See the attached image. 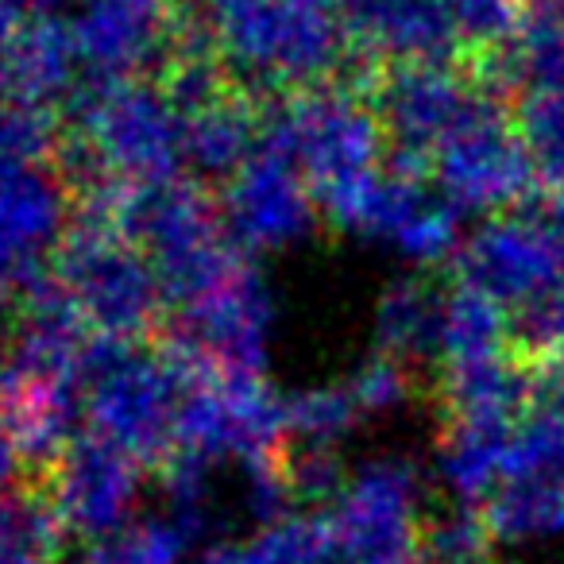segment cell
I'll list each match as a JSON object with an SVG mask.
<instances>
[{
	"label": "cell",
	"mask_w": 564,
	"mask_h": 564,
	"mask_svg": "<svg viewBox=\"0 0 564 564\" xmlns=\"http://www.w3.org/2000/svg\"><path fill=\"white\" fill-rule=\"evenodd\" d=\"M213 32L236 89L259 109L340 82L348 70L345 32L314 0H220Z\"/></svg>",
	"instance_id": "1"
},
{
	"label": "cell",
	"mask_w": 564,
	"mask_h": 564,
	"mask_svg": "<svg viewBox=\"0 0 564 564\" xmlns=\"http://www.w3.org/2000/svg\"><path fill=\"white\" fill-rule=\"evenodd\" d=\"M58 117L94 143L120 182L148 186L182 174V117L151 82L86 70Z\"/></svg>",
	"instance_id": "2"
},
{
	"label": "cell",
	"mask_w": 564,
	"mask_h": 564,
	"mask_svg": "<svg viewBox=\"0 0 564 564\" xmlns=\"http://www.w3.org/2000/svg\"><path fill=\"white\" fill-rule=\"evenodd\" d=\"M51 271L97 337L148 345L166 322V299L148 256L112 228L66 225Z\"/></svg>",
	"instance_id": "3"
},
{
	"label": "cell",
	"mask_w": 564,
	"mask_h": 564,
	"mask_svg": "<svg viewBox=\"0 0 564 564\" xmlns=\"http://www.w3.org/2000/svg\"><path fill=\"white\" fill-rule=\"evenodd\" d=\"M259 148H271L299 163L314 197L371 174L387 155L376 109L348 82H329L274 101L263 112Z\"/></svg>",
	"instance_id": "4"
},
{
	"label": "cell",
	"mask_w": 564,
	"mask_h": 564,
	"mask_svg": "<svg viewBox=\"0 0 564 564\" xmlns=\"http://www.w3.org/2000/svg\"><path fill=\"white\" fill-rule=\"evenodd\" d=\"M267 333H271V294L263 274L243 259L217 291L166 310L155 340H171L220 379H263Z\"/></svg>",
	"instance_id": "5"
},
{
	"label": "cell",
	"mask_w": 564,
	"mask_h": 564,
	"mask_svg": "<svg viewBox=\"0 0 564 564\" xmlns=\"http://www.w3.org/2000/svg\"><path fill=\"white\" fill-rule=\"evenodd\" d=\"M453 274L460 286L487 294L507 310L564 279V236L549 217L545 197H530L522 209L471 232L456 248Z\"/></svg>",
	"instance_id": "6"
},
{
	"label": "cell",
	"mask_w": 564,
	"mask_h": 564,
	"mask_svg": "<svg viewBox=\"0 0 564 564\" xmlns=\"http://www.w3.org/2000/svg\"><path fill=\"white\" fill-rule=\"evenodd\" d=\"M422 476L410 460H376L340 491L329 514L340 564H417Z\"/></svg>",
	"instance_id": "7"
},
{
	"label": "cell",
	"mask_w": 564,
	"mask_h": 564,
	"mask_svg": "<svg viewBox=\"0 0 564 564\" xmlns=\"http://www.w3.org/2000/svg\"><path fill=\"white\" fill-rule=\"evenodd\" d=\"M140 460L97 433H78L47 471H28L43 484L66 538L105 541L120 533L140 495Z\"/></svg>",
	"instance_id": "8"
},
{
	"label": "cell",
	"mask_w": 564,
	"mask_h": 564,
	"mask_svg": "<svg viewBox=\"0 0 564 564\" xmlns=\"http://www.w3.org/2000/svg\"><path fill=\"white\" fill-rule=\"evenodd\" d=\"M433 182L456 213H514L530 197H538L541 186L538 171H533L530 155L514 132L510 109L487 112L484 120L464 128L456 140H448L433 163Z\"/></svg>",
	"instance_id": "9"
},
{
	"label": "cell",
	"mask_w": 564,
	"mask_h": 564,
	"mask_svg": "<svg viewBox=\"0 0 564 564\" xmlns=\"http://www.w3.org/2000/svg\"><path fill=\"white\" fill-rule=\"evenodd\" d=\"M337 24L348 58L364 70L460 66V40L445 0H340Z\"/></svg>",
	"instance_id": "10"
},
{
	"label": "cell",
	"mask_w": 564,
	"mask_h": 564,
	"mask_svg": "<svg viewBox=\"0 0 564 564\" xmlns=\"http://www.w3.org/2000/svg\"><path fill=\"white\" fill-rule=\"evenodd\" d=\"M186 0H86L74 20L78 63L105 78L155 82Z\"/></svg>",
	"instance_id": "11"
},
{
	"label": "cell",
	"mask_w": 564,
	"mask_h": 564,
	"mask_svg": "<svg viewBox=\"0 0 564 564\" xmlns=\"http://www.w3.org/2000/svg\"><path fill=\"white\" fill-rule=\"evenodd\" d=\"M220 209H225V228L236 248L271 251L299 240L314 225L317 197L299 163L271 148H256V155L225 186Z\"/></svg>",
	"instance_id": "12"
},
{
	"label": "cell",
	"mask_w": 564,
	"mask_h": 564,
	"mask_svg": "<svg viewBox=\"0 0 564 564\" xmlns=\"http://www.w3.org/2000/svg\"><path fill=\"white\" fill-rule=\"evenodd\" d=\"M445 302L441 286L425 274H410L387 286L376 310L379 352L410 371L422 383L425 406H433L441 376V345H445Z\"/></svg>",
	"instance_id": "13"
},
{
	"label": "cell",
	"mask_w": 564,
	"mask_h": 564,
	"mask_svg": "<svg viewBox=\"0 0 564 564\" xmlns=\"http://www.w3.org/2000/svg\"><path fill=\"white\" fill-rule=\"evenodd\" d=\"M74 28L63 20L28 17L9 40H0V105H32V109H63L74 89Z\"/></svg>",
	"instance_id": "14"
},
{
	"label": "cell",
	"mask_w": 564,
	"mask_h": 564,
	"mask_svg": "<svg viewBox=\"0 0 564 564\" xmlns=\"http://www.w3.org/2000/svg\"><path fill=\"white\" fill-rule=\"evenodd\" d=\"M263 112L251 97L236 89L213 109L182 120V163L189 166V178L202 186H228L240 174V166L256 155L263 135Z\"/></svg>",
	"instance_id": "15"
},
{
	"label": "cell",
	"mask_w": 564,
	"mask_h": 564,
	"mask_svg": "<svg viewBox=\"0 0 564 564\" xmlns=\"http://www.w3.org/2000/svg\"><path fill=\"white\" fill-rule=\"evenodd\" d=\"M514 430V422L484 414L441 417V476L464 502L487 499L495 491Z\"/></svg>",
	"instance_id": "16"
},
{
	"label": "cell",
	"mask_w": 564,
	"mask_h": 564,
	"mask_svg": "<svg viewBox=\"0 0 564 564\" xmlns=\"http://www.w3.org/2000/svg\"><path fill=\"white\" fill-rule=\"evenodd\" d=\"M66 530L35 476L0 495V564H58Z\"/></svg>",
	"instance_id": "17"
},
{
	"label": "cell",
	"mask_w": 564,
	"mask_h": 564,
	"mask_svg": "<svg viewBox=\"0 0 564 564\" xmlns=\"http://www.w3.org/2000/svg\"><path fill=\"white\" fill-rule=\"evenodd\" d=\"M495 541H533L564 533V484L556 479H507L479 502Z\"/></svg>",
	"instance_id": "18"
},
{
	"label": "cell",
	"mask_w": 564,
	"mask_h": 564,
	"mask_svg": "<svg viewBox=\"0 0 564 564\" xmlns=\"http://www.w3.org/2000/svg\"><path fill=\"white\" fill-rule=\"evenodd\" d=\"M507 310L487 294L456 286L445 302V345H441V368L453 364L487 360L507 352Z\"/></svg>",
	"instance_id": "19"
},
{
	"label": "cell",
	"mask_w": 564,
	"mask_h": 564,
	"mask_svg": "<svg viewBox=\"0 0 564 564\" xmlns=\"http://www.w3.org/2000/svg\"><path fill=\"white\" fill-rule=\"evenodd\" d=\"M507 345L518 360L545 371L564 352V279L507 310Z\"/></svg>",
	"instance_id": "20"
},
{
	"label": "cell",
	"mask_w": 564,
	"mask_h": 564,
	"mask_svg": "<svg viewBox=\"0 0 564 564\" xmlns=\"http://www.w3.org/2000/svg\"><path fill=\"white\" fill-rule=\"evenodd\" d=\"M514 132L545 189L564 186V89H538L514 101Z\"/></svg>",
	"instance_id": "21"
},
{
	"label": "cell",
	"mask_w": 564,
	"mask_h": 564,
	"mask_svg": "<svg viewBox=\"0 0 564 564\" xmlns=\"http://www.w3.org/2000/svg\"><path fill=\"white\" fill-rule=\"evenodd\" d=\"M364 410L356 402L352 387L333 383L322 391H302L286 399V433L291 445H317V448H337L345 433L360 425Z\"/></svg>",
	"instance_id": "22"
},
{
	"label": "cell",
	"mask_w": 564,
	"mask_h": 564,
	"mask_svg": "<svg viewBox=\"0 0 564 564\" xmlns=\"http://www.w3.org/2000/svg\"><path fill=\"white\" fill-rule=\"evenodd\" d=\"M491 530L471 502L425 514L417 530V561L422 564H495L491 561Z\"/></svg>",
	"instance_id": "23"
},
{
	"label": "cell",
	"mask_w": 564,
	"mask_h": 564,
	"mask_svg": "<svg viewBox=\"0 0 564 564\" xmlns=\"http://www.w3.org/2000/svg\"><path fill=\"white\" fill-rule=\"evenodd\" d=\"M58 135H63V117H58V109L0 105V174L51 166Z\"/></svg>",
	"instance_id": "24"
},
{
	"label": "cell",
	"mask_w": 564,
	"mask_h": 564,
	"mask_svg": "<svg viewBox=\"0 0 564 564\" xmlns=\"http://www.w3.org/2000/svg\"><path fill=\"white\" fill-rule=\"evenodd\" d=\"M507 479H556V484H564V417L538 406L525 422H518L499 484H507Z\"/></svg>",
	"instance_id": "25"
},
{
	"label": "cell",
	"mask_w": 564,
	"mask_h": 564,
	"mask_svg": "<svg viewBox=\"0 0 564 564\" xmlns=\"http://www.w3.org/2000/svg\"><path fill=\"white\" fill-rule=\"evenodd\" d=\"M445 12L460 40V66L507 47L522 24V0H445Z\"/></svg>",
	"instance_id": "26"
},
{
	"label": "cell",
	"mask_w": 564,
	"mask_h": 564,
	"mask_svg": "<svg viewBox=\"0 0 564 564\" xmlns=\"http://www.w3.org/2000/svg\"><path fill=\"white\" fill-rule=\"evenodd\" d=\"M186 541L171 522H140L97 541L86 564H174Z\"/></svg>",
	"instance_id": "27"
},
{
	"label": "cell",
	"mask_w": 564,
	"mask_h": 564,
	"mask_svg": "<svg viewBox=\"0 0 564 564\" xmlns=\"http://www.w3.org/2000/svg\"><path fill=\"white\" fill-rule=\"evenodd\" d=\"M348 387H352L364 417L387 414V410L402 406L406 399H422V383H417L402 364H394L391 356H383V352H376L368 364H360L356 376L348 379Z\"/></svg>",
	"instance_id": "28"
},
{
	"label": "cell",
	"mask_w": 564,
	"mask_h": 564,
	"mask_svg": "<svg viewBox=\"0 0 564 564\" xmlns=\"http://www.w3.org/2000/svg\"><path fill=\"white\" fill-rule=\"evenodd\" d=\"M402 251L417 263H441V259H453L456 256V209L441 197V202H425L414 217L406 220L399 236H394Z\"/></svg>",
	"instance_id": "29"
},
{
	"label": "cell",
	"mask_w": 564,
	"mask_h": 564,
	"mask_svg": "<svg viewBox=\"0 0 564 564\" xmlns=\"http://www.w3.org/2000/svg\"><path fill=\"white\" fill-rule=\"evenodd\" d=\"M20 476H24V460H20V448H17V441H12L9 425L0 422V495L12 491V487L20 484Z\"/></svg>",
	"instance_id": "30"
},
{
	"label": "cell",
	"mask_w": 564,
	"mask_h": 564,
	"mask_svg": "<svg viewBox=\"0 0 564 564\" xmlns=\"http://www.w3.org/2000/svg\"><path fill=\"white\" fill-rule=\"evenodd\" d=\"M194 564H267V561L259 556L256 541H243V545H225V541H220V545L205 549Z\"/></svg>",
	"instance_id": "31"
},
{
	"label": "cell",
	"mask_w": 564,
	"mask_h": 564,
	"mask_svg": "<svg viewBox=\"0 0 564 564\" xmlns=\"http://www.w3.org/2000/svg\"><path fill=\"white\" fill-rule=\"evenodd\" d=\"M541 402H545V410H553L556 417H564V352L541 371Z\"/></svg>",
	"instance_id": "32"
},
{
	"label": "cell",
	"mask_w": 564,
	"mask_h": 564,
	"mask_svg": "<svg viewBox=\"0 0 564 564\" xmlns=\"http://www.w3.org/2000/svg\"><path fill=\"white\" fill-rule=\"evenodd\" d=\"M522 24L564 32V0H522Z\"/></svg>",
	"instance_id": "33"
},
{
	"label": "cell",
	"mask_w": 564,
	"mask_h": 564,
	"mask_svg": "<svg viewBox=\"0 0 564 564\" xmlns=\"http://www.w3.org/2000/svg\"><path fill=\"white\" fill-rule=\"evenodd\" d=\"M24 0H0V40H9L12 32H17L20 24H24Z\"/></svg>",
	"instance_id": "34"
},
{
	"label": "cell",
	"mask_w": 564,
	"mask_h": 564,
	"mask_svg": "<svg viewBox=\"0 0 564 564\" xmlns=\"http://www.w3.org/2000/svg\"><path fill=\"white\" fill-rule=\"evenodd\" d=\"M545 209H549L553 225L561 228V236H564V186L561 189H549V194H545Z\"/></svg>",
	"instance_id": "35"
},
{
	"label": "cell",
	"mask_w": 564,
	"mask_h": 564,
	"mask_svg": "<svg viewBox=\"0 0 564 564\" xmlns=\"http://www.w3.org/2000/svg\"><path fill=\"white\" fill-rule=\"evenodd\" d=\"M28 9H55V4H63V0H24Z\"/></svg>",
	"instance_id": "36"
},
{
	"label": "cell",
	"mask_w": 564,
	"mask_h": 564,
	"mask_svg": "<svg viewBox=\"0 0 564 564\" xmlns=\"http://www.w3.org/2000/svg\"><path fill=\"white\" fill-rule=\"evenodd\" d=\"M314 4H322V9H329L333 17H337V4H340V0H314Z\"/></svg>",
	"instance_id": "37"
},
{
	"label": "cell",
	"mask_w": 564,
	"mask_h": 564,
	"mask_svg": "<svg viewBox=\"0 0 564 564\" xmlns=\"http://www.w3.org/2000/svg\"><path fill=\"white\" fill-rule=\"evenodd\" d=\"M189 4H197V9H217L220 0H189Z\"/></svg>",
	"instance_id": "38"
}]
</instances>
